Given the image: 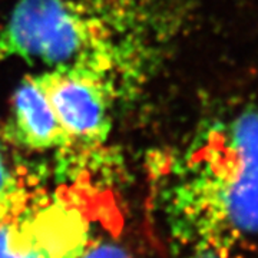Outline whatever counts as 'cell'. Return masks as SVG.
Returning <instances> with one entry per match:
<instances>
[{
    "label": "cell",
    "mask_w": 258,
    "mask_h": 258,
    "mask_svg": "<svg viewBox=\"0 0 258 258\" xmlns=\"http://www.w3.org/2000/svg\"><path fill=\"white\" fill-rule=\"evenodd\" d=\"M188 0H16L0 25V62L71 71L131 99L165 62Z\"/></svg>",
    "instance_id": "1"
},
{
    "label": "cell",
    "mask_w": 258,
    "mask_h": 258,
    "mask_svg": "<svg viewBox=\"0 0 258 258\" xmlns=\"http://www.w3.org/2000/svg\"><path fill=\"white\" fill-rule=\"evenodd\" d=\"M162 200L172 252L249 258L258 242V105L203 120L169 158Z\"/></svg>",
    "instance_id": "2"
},
{
    "label": "cell",
    "mask_w": 258,
    "mask_h": 258,
    "mask_svg": "<svg viewBox=\"0 0 258 258\" xmlns=\"http://www.w3.org/2000/svg\"><path fill=\"white\" fill-rule=\"evenodd\" d=\"M92 237L91 222L74 200L46 194L0 224V258H78Z\"/></svg>",
    "instance_id": "3"
},
{
    "label": "cell",
    "mask_w": 258,
    "mask_h": 258,
    "mask_svg": "<svg viewBox=\"0 0 258 258\" xmlns=\"http://www.w3.org/2000/svg\"><path fill=\"white\" fill-rule=\"evenodd\" d=\"M39 79L57 122L75 149H101L112 131V111L118 98L92 78L71 71H43Z\"/></svg>",
    "instance_id": "4"
},
{
    "label": "cell",
    "mask_w": 258,
    "mask_h": 258,
    "mask_svg": "<svg viewBox=\"0 0 258 258\" xmlns=\"http://www.w3.org/2000/svg\"><path fill=\"white\" fill-rule=\"evenodd\" d=\"M2 137L8 145L19 149L62 155L71 152L39 75H30L19 83Z\"/></svg>",
    "instance_id": "5"
},
{
    "label": "cell",
    "mask_w": 258,
    "mask_h": 258,
    "mask_svg": "<svg viewBox=\"0 0 258 258\" xmlns=\"http://www.w3.org/2000/svg\"><path fill=\"white\" fill-rule=\"evenodd\" d=\"M46 194L33 171L0 148V224L26 211Z\"/></svg>",
    "instance_id": "6"
},
{
    "label": "cell",
    "mask_w": 258,
    "mask_h": 258,
    "mask_svg": "<svg viewBox=\"0 0 258 258\" xmlns=\"http://www.w3.org/2000/svg\"><path fill=\"white\" fill-rule=\"evenodd\" d=\"M78 258H135L125 245L112 238L93 235Z\"/></svg>",
    "instance_id": "7"
}]
</instances>
